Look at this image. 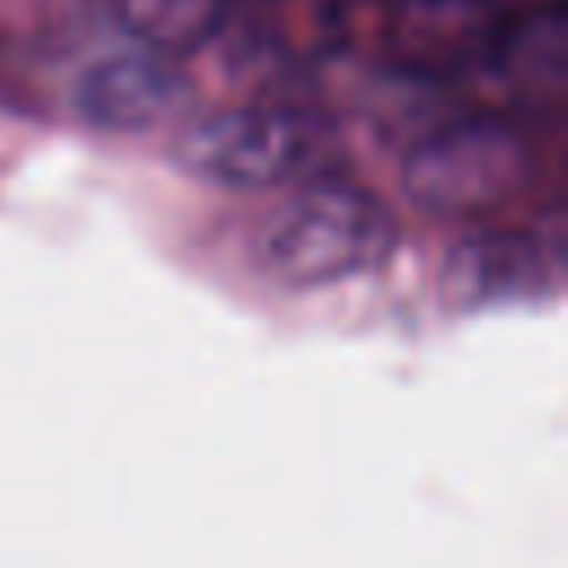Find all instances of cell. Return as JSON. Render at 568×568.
<instances>
[{
	"label": "cell",
	"mask_w": 568,
	"mask_h": 568,
	"mask_svg": "<svg viewBox=\"0 0 568 568\" xmlns=\"http://www.w3.org/2000/svg\"><path fill=\"white\" fill-rule=\"evenodd\" d=\"M395 248L386 204L346 178H306L288 186L253 240L262 271L288 288H328L373 271Z\"/></svg>",
	"instance_id": "obj_1"
},
{
	"label": "cell",
	"mask_w": 568,
	"mask_h": 568,
	"mask_svg": "<svg viewBox=\"0 0 568 568\" xmlns=\"http://www.w3.org/2000/svg\"><path fill=\"white\" fill-rule=\"evenodd\" d=\"M333 133L315 111L280 102H244L200 115L178 138V164L204 182L235 191H288L320 178Z\"/></svg>",
	"instance_id": "obj_2"
},
{
	"label": "cell",
	"mask_w": 568,
	"mask_h": 568,
	"mask_svg": "<svg viewBox=\"0 0 568 568\" xmlns=\"http://www.w3.org/2000/svg\"><path fill=\"white\" fill-rule=\"evenodd\" d=\"M528 178V142L497 115H462L426 129L399 164L408 200L439 217H479Z\"/></svg>",
	"instance_id": "obj_3"
},
{
	"label": "cell",
	"mask_w": 568,
	"mask_h": 568,
	"mask_svg": "<svg viewBox=\"0 0 568 568\" xmlns=\"http://www.w3.org/2000/svg\"><path fill=\"white\" fill-rule=\"evenodd\" d=\"M186 102H191V84L178 58L138 44L129 36L89 49L71 75V106L93 129H115V133L155 129L178 120Z\"/></svg>",
	"instance_id": "obj_4"
},
{
	"label": "cell",
	"mask_w": 568,
	"mask_h": 568,
	"mask_svg": "<svg viewBox=\"0 0 568 568\" xmlns=\"http://www.w3.org/2000/svg\"><path fill=\"white\" fill-rule=\"evenodd\" d=\"M510 27V0H390L382 36L395 67L444 80L493 62Z\"/></svg>",
	"instance_id": "obj_5"
},
{
	"label": "cell",
	"mask_w": 568,
	"mask_h": 568,
	"mask_svg": "<svg viewBox=\"0 0 568 568\" xmlns=\"http://www.w3.org/2000/svg\"><path fill=\"white\" fill-rule=\"evenodd\" d=\"M120 36L160 53H195L226 27V0H106Z\"/></svg>",
	"instance_id": "obj_6"
},
{
	"label": "cell",
	"mask_w": 568,
	"mask_h": 568,
	"mask_svg": "<svg viewBox=\"0 0 568 568\" xmlns=\"http://www.w3.org/2000/svg\"><path fill=\"white\" fill-rule=\"evenodd\" d=\"M453 275L475 293H515L541 280V253L537 244H524L515 235L475 240L453 253Z\"/></svg>",
	"instance_id": "obj_7"
}]
</instances>
